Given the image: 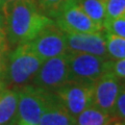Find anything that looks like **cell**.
Segmentation results:
<instances>
[{
  "label": "cell",
  "mask_w": 125,
  "mask_h": 125,
  "mask_svg": "<svg viewBox=\"0 0 125 125\" xmlns=\"http://www.w3.org/2000/svg\"><path fill=\"white\" fill-rule=\"evenodd\" d=\"M52 92L60 104L73 117L93 105V81L68 80Z\"/></svg>",
  "instance_id": "cell-4"
},
{
  "label": "cell",
  "mask_w": 125,
  "mask_h": 125,
  "mask_svg": "<svg viewBox=\"0 0 125 125\" xmlns=\"http://www.w3.org/2000/svg\"><path fill=\"white\" fill-rule=\"evenodd\" d=\"M114 116L120 122L125 123V81L124 80H122L118 97H117L116 100Z\"/></svg>",
  "instance_id": "cell-18"
},
{
  "label": "cell",
  "mask_w": 125,
  "mask_h": 125,
  "mask_svg": "<svg viewBox=\"0 0 125 125\" xmlns=\"http://www.w3.org/2000/svg\"><path fill=\"white\" fill-rule=\"evenodd\" d=\"M105 32V31H104ZM106 50L111 60H124L125 58V38L113 33L105 32Z\"/></svg>",
  "instance_id": "cell-15"
},
{
  "label": "cell",
  "mask_w": 125,
  "mask_h": 125,
  "mask_svg": "<svg viewBox=\"0 0 125 125\" xmlns=\"http://www.w3.org/2000/svg\"><path fill=\"white\" fill-rule=\"evenodd\" d=\"M36 1L43 13L54 20L56 16L61 13L62 7L70 0H36Z\"/></svg>",
  "instance_id": "cell-16"
},
{
  "label": "cell",
  "mask_w": 125,
  "mask_h": 125,
  "mask_svg": "<svg viewBox=\"0 0 125 125\" xmlns=\"http://www.w3.org/2000/svg\"><path fill=\"white\" fill-rule=\"evenodd\" d=\"M106 1V20H112L125 11V0H105Z\"/></svg>",
  "instance_id": "cell-19"
},
{
  "label": "cell",
  "mask_w": 125,
  "mask_h": 125,
  "mask_svg": "<svg viewBox=\"0 0 125 125\" xmlns=\"http://www.w3.org/2000/svg\"><path fill=\"white\" fill-rule=\"evenodd\" d=\"M111 71L118 76L121 80L125 81V58L124 60H112L111 64Z\"/></svg>",
  "instance_id": "cell-20"
},
{
  "label": "cell",
  "mask_w": 125,
  "mask_h": 125,
  "mask_svg": "<svg viewBox=\"0 0 125 125\" xmlns=\"http://www.w3.org/2000/svg\"><path fill=\"white\" fill-rule=\"evenodd\" d=\"M28 44L43 62L68 52L66 33L55 23L44 28Z\"/></svg>",
  "instance_id": "cell-7"
},
{
  "label": "cell",
  "mask_w": 125,
  "mask_h": 125,
  "mask_svg": "<svg viewBox=\"0 0 125 125\" xmlns=\"http://www.w3.org/2000/svg\"><path fill=\"white\" fill-rule=\"evenodd\" d=\"M103 31L125 38V11L112 20H106L103 24Z\"/></svg>",
  "instance_id": "cell-17"
},
{
  "label": "cell",
  "mask_w": 125,
  "mask_h": 125,
  "mask_svg": "<svg viewBox=\"0 0 125 125\" xmlns=\"http://www.w3.org/2000/svg\"><path fill=\"white\" fill-rule=\"evenodd\" d=\"M18 94L16 125H39L41 116L51 100L52 92L29 83L19 89Z\"/></svg>",
  "instance_id": "cell-3"
},
{
  "label": "cell",
  "mask_w": 125,
  "mask_h": 125,
  "mask_svg": "<svg viewBox=\"0 0 125 125\" xmlns=\"http://www.w3.org/2000/svg\"><path fill=\"white\" fill-rule=\"evenodd\" d=\"M69 80L67 53L48 58L42 62L31 84L46 91H54Z\"/></svg>",
  "instance_id": "cell-6"
},
{
  "label": "cell",
  "mask_w": 125,
  "mask_h": 125,
  "mask_svg": "<svg viewBox=\"0 0 125 125\" xmlns=\"http://www.w3.org/2000/svg\"><path fill=\"white\" fill-rule=\"evenodd\" d=\"M54 22L66 33L103 31L83 10L76 0H70L55 17Z\"/></svg>",
  "instance_id": "cell-8"
},
{
  "label": "cell",
  "mask_w": 125,
  "mask_h": 125,
  "mask_svg": "<svg viewBox=\"0 0 125 125\" xmlns=\"http://www.w3.org/2000/svg\"><path fill=\"white\" fill-rule=\"evenodd\" d=\"M39 125H76V121L75 117L70 115L60 104L52 92L51 100L41 116Z\"/></svg>",
  "instance_id": "cell-11"
},
{
  "label": "cell",
  "mask_w": 125,
  "mask_h": 125,
  "mask_svg": "<svg viewBox=\"0 0 125 125\" xmlns=\"http://www.w3.org/2000/svg\"><path fill=\"white\" fill-rule=\"evenodd\" d=\"M117 120L114 115L101 111L95 105L87 107L75 117L76 125H112Z\"/></svg>",
  "instance_id": "cell-13"
},
{
  "label": "cell",
  "mask_w": 125,
  "mask_h": 125,
  "mask_svg": "<svg viewBox=\"0 0 125 125\" xmlns=\"http://www.w3.org/2000/svg\"><path fill=\"white\" fill-rule=\"evenodd\" d=\"M17 1H20V0H0V10H3L6 6L13 4Z\"/></svg>",
  "instance_id": "cell-23"
},
{
  "label": "cell",
  "mask_w": 125,
  "mask_h": 125,
  "mask_svg": "<svg viewBox=\"0 0 125 125\" xmlns=\"http://www.w3.org/2000/svg\"><path fill=\"white\" fill-rule=\"evenodd\" d=\"M43 61L32 51L28 43L20 44L10 51L7 56L4 80L6 85L19 90L29 84L40 69Z\"/></svg>",
  "instance_id": "cell-2"
},
{
  "label": "cell",
  "mask_w": 125,
  "mask_h": 125,
  "mask_svg": "<svg viewBox=\"0 0 125 125\" xmlns=\"http://www.w3.org/2000/svg\"><path fill=\"white\" fill-rule=\"evenodd\" d=\"M9 53H10L9 45H0V77L3 78V79H4V73H5Z\"/></svg>",
  "instance_id": "cell-21"
},
{
  "label": "cell",
  "mask_w": 125,
  "mask_h": 125,
  "mask_svg": "<svg viewBox=\"0 0 125 125\" xmlns=\"http://www.w3.org/2000/svg\"><path fill=\"white\" fill-rule=\"evenodd\" d=\"M122 80L112 71H107L94 81L93 105L101 111L114 115L116 100Z\"/></svg>",
  "instance_id": "cell-9"
},
{
  "label": "cell",
  "mask_w": 125,
  "mask_h": 125,
  "mask_svg": "<svg viewBox=\"0 0 125 125\" xmlns=\"http://www.w3.org/2000/svg\"><path fill=\"white\" fill-rule=\"evenodd\" d=\"M2 11L10 47L32 41L44 28L55 23L40 10L36 0H20Z\"/></svg>",
  "instance_id": "cell-1"
},
{
  "label": "cell",
  "mask_w": 125,
  "mask_h": 125,
  "mask_svg": "<svg viewBox=\"0 0 125 125\" xmlns=\"http://www.w3.org/2000/svg\"><path fill=\"white\" fill-rule=\"evenodd\" d=\"M83 10L99 27L103 29L106 19V1L105 0H76Z\"/></svg>",
  "instance_id": "cell-14"
},
{
  "label": "cell",
  "mask_w": 125,
  "mask_h": 125,
  "mask_svg": "<svg viewBox=\"0 0 125 125\" xmlns=\"http://www.w3.org/2000/svg\"><path fill=\"white\" fill-rule=\"evenodd\" d=\"M18 98L16 89L5 88L0 92V125H16Z\"/></svg>",
  "instance_id": "cell-12"
},
{
  "label": "cell",
  "mask_w": 125,
  "mask_h": 125,
  "mask_svg": "<svg viewBox=\"0 0 125 125\" xmlns=\"http://www.w3.org/2000/svg\"><path fill=\"white\" fill-rule=\"evenodd\" d=\"M69 80L95 81L105 72L111 71L112 60L89 53L67 52Z\"/></svg>",
  "instance_id": "cell-5"
},
{
  "label": "cell",
  "mask_w": 125,
  "mask_h": 125,
  "mask_svg": "<svg viewBox=\"0 0 125 125\" xmlns=\"http://www.w3.org/2000/svg\"><path fill=\"white\" fill-rule=\"evenodd\" d=\"M0 45H9L5 30V17L2 10H0Z\"/></svg>",
  "instance_id": "cell-22"
},
{
  "label": "cell",
  "mask_w": 125,
  "mask_h": 125,
  "mask_svg": "<svg viewBox=\"0 0 125 125\" xmlns=\"http://www.w3.org/2000/svg\"><path fill=\"white\" fill-rule=\"evenodd\" d=\"M5 88H6L5 80L3 79V78H1V77H0V92H1L3 89H5Z\"/></svg>",
  "instance_id": "cell-24"
},
{
  "label": "cell",
  "mask_w": 125,
  "mask_h": 125,
  "mask_svg": "<svg viewBox=\"0 0 125 125\" xmlns=\"http://www.w3.org/2000/svg\"><path fill=\"white\" fill-rule=\"evenodd\" d=\"M66 42L68 52L89 53L109 58L106 50L105 33L103 31L66 33Z\"/></svg>",
  "instance_id": "cell-10"
},
{
  "label": "cell",
  "mask_w": 125,
  "mask_h": 125,
  "mask_svg": "<svg viewBox=\"0 0 125 125\" xmlns=\"http://www.w3.org/2000/svg\"><path fill=\"white\" fill-rule=\"evenodd\" d=\"M112 125H125V123H121L119 120H117V121H115V122L113 123Z\"/></svg>",
  "instance_id": "cell-25"
}]
</instances>
